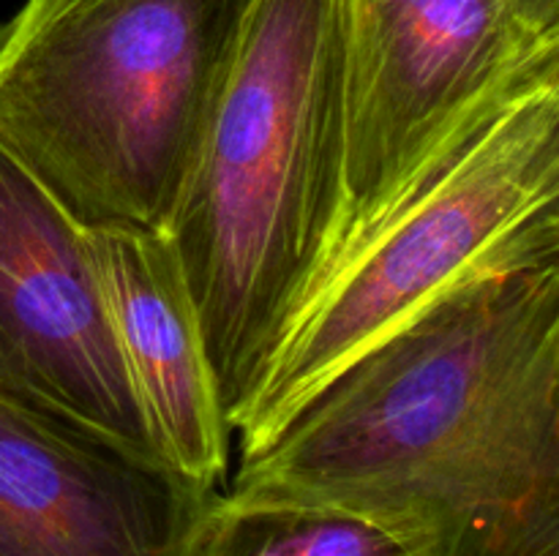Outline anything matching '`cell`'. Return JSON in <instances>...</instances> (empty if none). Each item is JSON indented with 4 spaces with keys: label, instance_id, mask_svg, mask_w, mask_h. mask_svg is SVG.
Listing matches in <instances>:
<instances>
[{
    "label": "cell",
    "instance_id": "1",
    "mask_svg": "<svg viewBox=\"0 0 559 556\" xmlns=\"http://www.w3.org/2000/svg\"><path fill=\"white\" fill-rule=\"evenodd\" d=\"M224 496L355 512L413 556H559V265L426 305L243 458Z\"/></svg>",
    "mask_w": 559,
    "mask_h": 556
},
{
    "label": "cell",
    "instance_id": "2",
    "mask_svg": "<svg viewBox=\"0 0 559 556\" xmlns=\"http://www.w3.org/2000/svg\"><path fill=\"white\" fill-rule=\"evenodd\" d=\"M344 0H257L167 238L238 431L344 218Z\"/></svg>",
    "mask_w": 559,
    "mask_h": 556
},
{
    "label": "cell",
    "instance_id": "3",
    "mask_svg": "<svg viewBox=\"0 0 559 556\" xmlns=\"http://www.w3.org/2000/svg\"><path fill=\"white\" fill-rule=\"evenodd\" d=\"M257 0H25L0 145L80 227L167 234Z\"/></svg>",
    "mask_w": 559,
    "mask_h": 556
},
{
    "label": "cell",
    "instance_id": "4",
    "mask_svg": "<svg viewBox=\"0 0 559 556\" xmlns=\"http://www.w3.org/2000/svg\"><path fill=\"white\" fill-rule=\"evenodd\" d=\"M559 265V80L540 82L440 164L325 270L238 428L243 458L366 349L462 283Z\"/></svg>",
    "mask_w": 559,
    "mask_h": 556
},
{
    "label": "cell",
    "instance_id": "5",
    "mask_svg": "<svg viewBox=\"0 0 559 556\" xmlns=\"http://www.w3.org/2000/svg\"><path fill=\"white\" fill-rule=\"evenodd\" d=\"M344 47L347 200L328 267L451 147L530 87L559 80V36L538 31L516 0H344Z\"/></svg>",
    "mask_w": 559,
    "mask_h": 556
},
{
    "label": "cell",
    "instance_id": "6",
    "mask_svg": "<svg viewBox=\"0 0 559 556\" xmlns=\"http://www.w3.org/2000/svg\"><path fill=\"white\" fill-rule=\"evenodd\" d=\"M0 398L162 458L109 322L85 227L3 145Z\"/></svg>",
    "mask_w": 559,
    "mask_h": 556
},
{
    "label": "cell",
    "instance_id": "7",
    "mask_svg": "<svg viewBox=\"0 0 559 556\" xmlns=\"http://www.w3.org/2000/svg\"><path fill=\"white\" fill-rule=\"evenodd\" d=\"M213 485L0 398V556H202Z\"/></svg>",
    "mask_w": 559,
    "mask_h": 556
},
{
    "label": "cell",
    "instance_id": "8",
    "mask_svg": "<svg viewBox=\"0 0 559 556\" xmlns=\"http://www.w3.org/2000/svg\"><path fill=\"white\" fill-rule=\"evenodd\" d=\"M109 322L156 450L216 488L229 425L216 401L200 319L173 240L140 227L85 229Z\"/></svg>",
    "mask_w": 559,
    "mask_h": 556
},
{
    "label": "cell",
    "instance_id": "9",
    "mask_svg": "<svg viewBox=\"0 0 559 556\" xmlns=\"http://www.w3.org/2000/svg\"><path fill=\"white\" fill-rule=\"evenodd\" d=\"M202 556H413L391 532L355 512L293 501L222 496Z\"/></svg>",
    "mask_w": 559,
    "mask_h": 556
},
{
    "label": "cell",
    "instance_id": "10",
    "mask_svg": "<svg viewBox=\"0 0 559 556\" xmlns=\"http://www.w3.org/2000/svg\"><path fill=\"white\" fill-rule=\"evenodd\" d=\"M516 5L538 31L559 36V0H516Z\"/></svg>",
    "mask_w": 559,
    "mask_h": 556
}]
</instances>
